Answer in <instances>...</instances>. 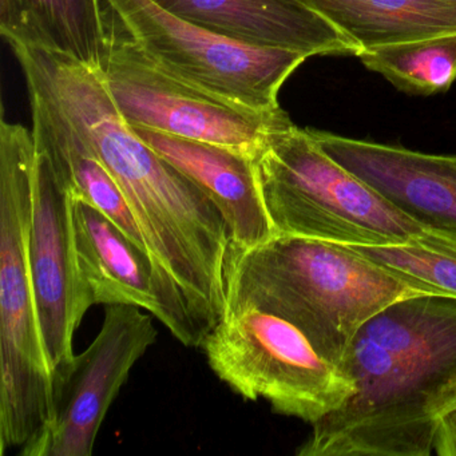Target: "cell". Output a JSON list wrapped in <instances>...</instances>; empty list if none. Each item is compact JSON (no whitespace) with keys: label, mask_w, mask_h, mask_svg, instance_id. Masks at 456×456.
Wrapping results in <instances>:
<instances>
[{"label":"cell","mask_w":456,"mask_h":456,"mask_svg":"<svg viewBox=\"0 0 456 456\" xmlns=\"http://www.w3.org/2000/svg\"><path fill=\"white\" fill-rule=\"evenodd\" d=\"M201 348L213 372L245 400L309 424L346 404L354 386L295 325L256 308L226 314Z\"/></svg>","instance_id":"8992f818"},{"label":"cell","mask_w":456,"mask_h":456,"mask_svg":"<svg viewBox=\"0 0 456 456\" xmlns=\"http://www.w3.org/2000/svg\"><path fill=\"white\" fill-rule=\"evenodd\" d=\"M153 317L134 305H106L102 328L54 386L50 426L22 456H90L111 403L157 340Z\"/></svg>","instance_id":"9c48e42d"},{"label":"cell","mask_w":456,"mask_h":456,"mask_svg":"<svg viewBox=\"0 0 456 456\" xmlns=\"http://www.w3.org/2000/svg\"><path fill=\"white\" fill-rule=\"evenodd\" d=\"M354 386L297 456H429L456 405V298L419 295L370 317L341 360Z\"/></svg>","instance_id":"7a4b0ae2"},{"label":"cell","mask_w":456,"mask_h":456,"mask_svg":"<svg viewBox=\"0 0 456 456\" xmlns=\"http://www.w3.org/2000/svg\"><path fill=\"white\" fill-rule=\"evenodd\" d=\"M322 151L418 223L456 229V156L309 130Z\"/></svg>","instance_id":"7c38bea8"},{"label":"cell","mask_w":456,"mask_h":456,"mask_svg":"<svg viewBox=\"0 0 456 456\" xmlns=\"http://www.w3.org/2000/svg\"><path fill=\"white\" fill-rule=\"evenodd\" d=\"M36 141L20 124L0 125V455L23 450L53 420L47 362L28 258Z\"/></svg>","instance_id":"277c9868"},{"label":"cell","mask_w":456,"mask_h":456,"mask_svg":"<svg viewBox=\"0 0 456 456\" xmlns=\"http://www.w3.org/2000/svg\"><path fill=\"white\" fill-rule=\"evenodd\" d=\"M79 273L89 305H134L151 312L186 346L201 348L207 332L175 280L148 249L133 241L110 217L89 202L71 200Z\"/></svg>","instance_id":"8fae6325"},{"label":"cell","mask_w":456,"mask_h":456,"mask_svg":"<svg viewBox=\"0 0 456 456\" xmlns=\"http://www.w3.org/2000/svg\"><path fill=\"white\" fill-rule=\"evenodd\" d=\"M346 247L437 295L456 298V229L429 226L403 244Z\"/></svg>","instance_id":"d6986e66"},{"label":"cell","mask_w":456,"mask_h":456,"mask_svg":"<svg viewBox=\"0 0 456 456\" xmlns=\"http://www.w3.org/2000/svg\"><path fill=\"white\" fill-rule=\"evenodd\" d=\"M0 33L12 47L57 53L97 69L106 39L103 0H0Z\"/></svg>","instance_id":"2e32d148"},{"label":"cell","mask_w":456,"mask_h":456,"mask_svg":"<svg viewBox=\"0 0 456 456\" xmlns=\"http://www.w3.org/2000/svg\"><path fill=\"white\" fill-rule=\"evenodd\" d=\"M305 2L354 42L360 53L456 33V7L439 0Z\"/></svg>","instance_id":"e0dca14e"},{"label":"cell","mask_w":456,"mask_h":456,"mask_svg":"<svg viewBox=\"0 0 456 456\" xmlns=\"http://www.w3.org/2000/svg\"><path fill=\"white\" fill-rule=\"evenodd\" d=\"M442 4H448V6L456 7V0H439Z\"/></svg>","instance_id":"44dd1931"},{"label":"cell","mask_w":456,"mask_h":456,"mask_svg":"<svg viewBox=\"0 0 456 456\" xmlns=\"http://www.w3.org/2000/svg\"><path fill=\"white\" fill-rule=\"evenodd\" d=\"M434 452L439 456H456V405L440 421Z\"/></svg>","instance_id":"ffe728a7"},{"label":"cell","mask_w":456,"mask_h":456,"mask_svg":"<svg viewBox=\"0 0 456 456\" xmlns=\"http://www.w3.org/2000/svg\"><path fill=\"white\" fill-rule=\"evenodd\" d=\"M133 129L215 202L228 225L232 249H250L276 236L261 196L256 159L215 143Z\"/></svg>","instance_id":"5bb4252c"},{"label":"cell","mask_w":456,"mask_h":456,"mask_svg":"<svg viewBox=\"0 0 456 456\" xmlns=\"http://www.w3.org/2000/svg\"><path fill=\"white\" fill-rule=\"evenodd\" d=\"M105 18V47L97 70L130 126L215 143L256 159L271 132L290 122L281 109L252 110L167 73L106 9Z\"/></svg>","instance_id":"52a82bcc"},{"label":"cell","mask_w":456,"mask_h":456,"mask_svg":"<svg viewBox=\"0 0 456 456\" xmlns=\"http://www.w3.org/2000/svg\"><path fill=\"white\" fill-rule=\"evenodd\" d=\"M28 92L36 145L49 154L74 196L102 210L133 241L148 249L132 209L105 162L50 98L34 87L28 86Z\"/></svg>","instance_id":"9a60e30c"},{"label":"cell","mask_w":456,"mask_h":456,"mask_svg":"<svg viewBox=\"0 0 456 456\" xmlns=\"http://www.w3.org/2000/svg\"><path fill=\"white\" fill-rule=\"evenodd\" d=\"M103 6L162 70L252 110L280 109V89L308 60L293 50L252 46L218 36L154 0H103Z\"/></svg>","instance_id":"ba28073f"},{"label":"cell","mask_w":456,"mask_h":456,"mask_svg":"<svg viewBox=\"0 0 456 456\" xmlns=\"http://www.w3.org/2000/svg\"><path fill=\"white\" fill-rule=\"evenodd\" d=\"M419 295L437 293L346 245L274 236L250 249L229 248L225 314L256 308L281 317L338 367L370 317Z\"/></svg>","instance_id":"3957f363"},{"label":"cell","mask_w":456,"mask_h":456,"mask_svg":"<svg viewBox=\"0 0 456 456\" xmlns=\"http://www.w3.org/2000/svg\"><path fill=\"white\" fill-rule=\"evenodd\" d=\"M357 58L407 94L444 93L456 81V33L362 50Z\"/></svg>","instance_id":"ac0fdd59"},{"label":"cell","mask_w":456,"mask_h":456,"mask_svg":"<svg viewBox=\"0 0 456 456\" xmlns=\"http://www.w3.org/2000/svg\"><path fill=\"white\" fill-rule=\"evenodd\" d=\"M276 236L340 245L403 244L428 231L328 156L309 130L276 127L256 157Z\"/></svg>","instance_id":"5b68a950"},{"label":"cell","mask_w":456,"mask_h":456,"mask_svg":"<svg viewBox=\"0 0 456 456\" xmlns=\"http://www.w3.org/2000/svg\"><path fill=\"white\" fill-rule=\"evenodd\" d=\"M15 57L28 86L50 98L105 162L149 253L208 335L226 306L231 236L220 209L125 121L97 69L30 47H18Z\"/></svg>","instance_id":"6da1fadb"},{"label":"cell","mask_w":456,"mask_h":456,"mask_svg":"<svg viewBox=\"0 0 456 456\" xmlns=\"http://www.w3.org/2000/svg\"><path fill=\"white\" fill-rule=\"evenodd\" d=\"M212 33L252 46L316 55H359L360 50L305 0H154Z\"/></svg>","instance_id":"4fadbf2b"},{"label":"cell","mask_w":456,"mask_h":456,"mask_svg":"<svg viewBox=\"0 0 456 456\" xmlns=\"http://www.w3.org/2000/svg\"><path fill=\"white\" fill-rule=\"evenodd\" d=\"M71 200L70 186L36 145L28 258L54 386L73 362L74 333L90 309L77 258Z\"/></svg>","instance_id":"30bf717a"}]
</instances>
